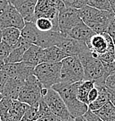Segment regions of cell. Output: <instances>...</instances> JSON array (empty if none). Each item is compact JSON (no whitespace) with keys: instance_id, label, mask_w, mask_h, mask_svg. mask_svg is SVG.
I'll return each mask as SVG.
<instances>
[{"instance_id":"obj_1","label":"cell","mask_w":115,"mask_h":121,"mask_svg":"<svg viewBox=\"0 0 115 121\" xmlns=\"http://www.w3.org/2000/svg\"><path fill=\"white\" fill-rule=\"evenodd\" d=\"M79 82L73 83H65L60 82L52 87L60 94L70 115L73 118L83 115L88 110L87 105L78 99L77 92Z\"/></svg>"},{"instance_id":"obj_2","label":"cell","mask_w":115,"mask_h":121,"mask_svg":"<svg viewBox=\"0 0 115 121\" xmlns=\"http://www.w3.org/2000/svg\"><path fill=\"white\" fill-rule=\"evenodd\" d=\"M78 56L83 67L85 80L94 81L95 87L105 86V79L101 60L90 51L88 47L82 49Z\"/></svg>"},{"instance_id":"obj_3","label":"cell","mask_w":115,"mask_h":121,"mask_svg":"<svg viewBox=\"0 0 115 121\" xmlns=\"http://www.w3.org/2000/svg\"><path fill=\"white\" fill-rule=\"evenodd\" d=\"M78 11L79 16L82 21L96 34L106 32L109 21L114 13L112 9L102 11L89 5H85Z\"/></svg>"},{"instance_id":"obj_4","label":"cell","mask_w":115,"mask_h":121,"mask_svg":"<svg viewBox=\"0 0 115 121\" xmlns=\"http://www.w3.org/2000/svg\"><path fill=\"white\" fill-rule=\"evenodd\" d=\"M61 62H42L37 65L33 74L37 77L42 88H52L61 82Z\"/></svg>"},{"instance_id":"obj_5","label":"cell","mask_w":115,"mask_h":121,"mask_svg":"<svg viewBox=\"0 0 115 121\" xmlns=\"http://www.w3.org/2000/svg\"><path fill=\"white\" fill-rule=\"evenodd\" d=\"M84 79V70L78 56H68L61 60V82L73 83Z\"/></svg>"},{"instance_id":"obj_6","label":"cell","mask_w":115,"mask_h":121,"mask_svg":"<svg viewBox=\"0 0 115 121\" xmlns=\"http://www.w3.org/2000/svg\"><path fill=\"white\" fill-rule=\"evenodd\" d=\"M42 86L33 74L26 78L25 82L19 92L17 100L25 102L29 106L38 102L42 97Z\"/></svg>"},{"instance_id":"obj_7","label":"cell","mask_w":115,"mask_h":121,"mask_svg":"<svg viewBox=\"0 0 115 121\" xmlns=\"http://www.w3.org/2000/svg\"><path fill=\"white\" fill-rule=\"evenodd\" d=\"M42 98L47 103L51 112L59 117L62 121L72 117L60 94L52 88H47L45 94L42 96Z\"/></svg>"},{"instance_id":"obj_8","label":"cell","mask_w":115,"mask_h":121,"mask_svg":"<svg viewBox=\"0 0 115 121\" xmlns=\"http://www.w3.org/2000/svg\"><path fill=\"white\" fill-rule=\"evenodd\" d=\"M90 51L98 56L99 55L109 52L114 53V43L112 37L107 33L104 32L102 34L95 33L91 38L86 42Z\"/></svg>"},{"instance_id":"obj_9","label":"cell","mask_w":115,"mask_h":121,"mask_svg":"<svg viewBox=\"0 0 115 121\" xmlns=\"http://www.w3.org/2000/svg\"><path fill=\"white\" fill-rule=\"evenodd\" d=\"M65 7L62 0H38L35 6L34 17H46L58 24V13Z\"/></svg>"},{"instance_id":"obj_10","label":"cell","mask_w":115,"mask_h":121,"mask_svg":"<svg viewBox=\"0 0 115 121\" xmlns=\"http://www.w3.org/2000/svg\"><path fill=\"white\" fill-rule=\"evenodd\" d=\"M81 19L79 11L77 8L70 7H63L58 13V25L61 34L67 35V33L77 24Z\"/></svg>"},{"instance_id":"obj_11","label":"cell","mask_w":115,"mask_h":121,"mask_svg":"<svg viewBox=\"0 0 115 121\" xmlns=\"http://www.w3.org/2000/svg\"><path fill=\"white\" fill-rule=\"evenodd\" d=\"M25 23V21L21 13L10 3L4 12L0 15V30L8 27H16L22 30Z\"/></svg>"},{"instance_id":"obj_12","label":"cell","mask_w":115,"mask_h":121,"mask_svg":"<svg viewBox=\"0 0 115 121\" xmlns=\"http://www.w3.org/2000/svg\"><path fill=\"white\" fill-rule=\"evenodd\" d=\"M29 75V74H21L8 77V81L2 92L3 97H9L12 100H17L19 92L24 85L26 78Z\"/></svg>"},{"instance_id":"obj_13","label":"cell","mask_w":115,"mask_h":121,"mask_svg":"<svg viewBox=\"0 0 115 121\" xmlns=\"http://www.w3.org/2000/svg\"><path fill=\"white\" fill-rule=\"evenodd\" d=\"M56 46L62 49L67 56H78L82 49L87 47L85 42L74 39L63 34L61 35Z\"/></svg>"},{"instance_id":"obj_14","label":"cell","mask_w":115,"mask_h":121,"mask_svg":"<svg viewBox=\"0 0 115 121\" xmlns=\"http://www.w3.org/2000/svg\"><path fill=\"white\" fill-rule=\"evenodd\" d=\"M38 0H9V3L17 9L25 21L34 22V10Z\"/></svg>"},{"instance_id":"obj_15","label":"cell","mask_w":115,"mask_h":121,"mask_svg":"<svg viewBox=\"0 0 115 121\" xmlns=\"http://www.w3.org/2000/svg\"><path fill=\"white\" fill-rule=\"evenodd\" d=\"M30 45V43H29L27 40H25L21 36L18 42L12 47V50H11L9 55L4 60L5 64L16 63V62L22 61L23 56H24L25 52Z\"/></svg>"},{"instance_id":"obj_16","label":"cell","mask_w":115,"mask_h":121,"mask_svg":"<svg viewBox=\"0 0 115 121\" xmlns=\"http://www.w3.org/2000/svg\"><path fill=\"white\" fill-rule=\"evenodd\" d=\"M94 34L95 32L87 25L85 24L82 20H81L67 33V36H70L74 39L86 43Z\"/></svg>"},{"instance_id":"obj_17","label":"cell","mask_w":115,"mask_h":121,"mask_svg":"<svg viewBox=\"0 0 115 121\" xmlns=\"http://www.w3.org/2000/svg\"><path fill=\"white\" fill-rule=\"evenodd\" d=\"M34 67L35 66L30 65V64H28L24 61H21L16 62V63H6L3 70L7 73L8 77H11V76H14L21 74H33Z\"/></svg>"},{"instance_id":"obj_18","label":"cell","mask_w":115,"mask_h":121,"mask_svg":"<svg viewBox=\"0 0 115 121\" xmlns=\"http://www.w3.org/2000/svg\"><path fill=\"white\" fill-rule=\"evenodd\" d=\"M68 56L62 49L56 45L42 48V62H61Z\"/></svg>"},{"instance_id":"obj_19","label":"cell","mask_w":115,"mask_h":121,"mask_svg":"<svg viewBox=\"0 0 115 121\" xmlns=\"http://www.w3.org/2000/svg\"><path fill=\"white\" fill-rule=\"evenodd\" d=\"M42 48L35 44H31L25 52L22 61L36 66L37 65L42 63Z\"/></svg>"},{"instance_id":"obj_20","label":"cell","mask_w":115,"mask_h":121,"mask_svg":"<svg viewBox=\"0 0 115 121\" xmlns=\"http://www.w3.org/2000/svg\"><path fill=\"white\" fill-rule=\"evenodd\" d=\"M2 39L3 42L12 47L18 42L21 38V30L16 27H8L0 30Z\"/></svg>"},{"instance_id":"obj_21","label":"cell","mask_w":115,"mask_h":121,"mask_svg":"<svg viewBox=\"0 0 115 121\" xmlns=\"http://www.w3.org/2000/svg\"><path fill=\"white\" fill-rule=\"evenodd\" d=\"M94 111L103 121H115V106L109 101L103 106Z\"/></svg>"},{"instance_id":"obj_22","label":"cell","mask_w":115,"mask_h":121,"mask_svg":"<svg viewBox=\"0 0 115 121\" xmlns=\"http://www.w3.org/2000/svg\"><path fill=\"white\" fill-rule=\"evenodd\" d=\"M96 88H98L99 95L94 101L88 105V109L91 111H95V110L100 109L101 106H103L106 102L109 101V94L105 86L96 87Z\"/></svg>"},{"instance_id":"obj_23","label":"cell","mask_w":115,"mask_h":121,"mask_svg":"<svg viewBox=\"0 0 115 121\" xmlns=\"http://www.w3.org/2000/svg\"><path fill=\"white\" fill-rule=\"evenodd\" d=\"M95 87V83L92 80H82L79 82L78 87L77 97L80 101L84 102L87 105V96L89 92L92 88ZM88 106V105H87Z\"/></svg>"},{"instance_id":"obj_24","label":"cell","mask_w":115,"mask_h":121,"mask_svg":"<svg viewBox=\"0 0 115 121\" xmlns=\"http://www.w3.org/2000/svg\"><path fill=\"white\" fill-rule=\"evenodd\" d=\"M34 25L40 31H60L59 25L49 18L38 17L34 21Z\"/></svg>"},{"instance_id":"obj_25","label":"cell","mask_w":115,"mask_h":121,"mask_svg":"<svg viewBox=\"0 0 115 121\" xmlns=\"http://www.w3.org/2000/svg\"><path fill=\"white\" fill-rule=\"evenodd\" d=\"M29 106L28 104L22 102L19 100H13L12 106L8 112L14 119H16L18 121L24 115V114L29 108Z\"/></svg>"},{"instance_id":"obj_26","label":"cell","mask_w":115,"mask_h":121,"mask_svg":"<svg viewBox=\"0 0 115 121\" xmlns=\"http://www.w3.org/2000/svg\"><path fill=\"white\" fill-rule=\"evenodd\" d=\"M86 5L102 11H108L111 9L109 0H87Z\"/></svg>"},{"instance_id":"obj_27","label":"cell","mask_w":115,"mask_h":121,"mask_svg":"<svg viewBox=\"0 0 115 121\" xmlns=\"http://www.w3.org/2000/svg\"><path fill=\"white\" fill-rule=\"evenodd\" d=\"M29 121H36L38 119V102L29 106L23 115Z\"/></svg>"},{"instance_id":"obj_28","label":"cell","mask_w":115,"mask_h":121,"mask_svg":"<svg viewBox=\"0 0 115 121\" xmlns=\"http://www.w3.org/2000/svg\"><path fill=\"white\" fill-rule=\"evenodd\" d=\"M12 102H13L12 99L9 98V97H3V98L0 101V117L5 115L9 111L12 105Z\"/></svg>"},{"instance_id":"obj_29","label":"cell","mask_w":115,"mask_h":121,"mask_svg":"<svg viewBox=\"0 0 115 121\" xmlns=\"http://www.w3.org/2000/svg\"><path fill=\"white\" fill-rule=\"evenodd\" d=\"M11 50H12V47L5 42H3L2 39L1 34H0V59L5 60V59L9 55Z\"/></svg>"},{"instance_id":"obj_30","label":"cell","mask_w":115,"mask_h":121,"mask_svg":"<svg viewBox=\"0 0 115 121\" xmlns=\"http://www.w3.org/2000/svg\"><path fill=\"white\" fill-rule=\"evenodd\" d=\"M62 2L66 7L74 8L80 9L85 5H86V0H62Z\"/></svg>"},{"instance_id":"obj_31","label":"cell","mask_w":115,"mask_h":121,"mask_svg":"<svg viewBox=\"0 0 115 121\" xmlns=\"http://www.w3.org/2000/svg\"><path fill=\"white\" fill-rule=\"evenodd\" d=\"M103 68H104V78L106 79V78L114 73L115 71V60L112 62H103Z\"/></svg>"},{"instance_id":"obj_32","label":"cell","mask_w":115,"mask_h":121,"mask_svg":"<svg viewBox=\"0 0 115 121\" xmlns=\"http://www.w3.org/2000/svg\"><path fill=\"white\" fill-rule=\"evenodd\" d=\"M106 32L112 37V39L115 38V12L113 13V15L109 19Z\"/></svg>"},{"instance_id":"obj_33","label":"cell","mask_w":115,"mask_h":121,"mask_svg":"<svg viewBox=\"0 0 115 121\" xmlns=\"http://www.w3.org/2000/svg\"><path fill=\"white\" fill-rule=\"evenodd\" d=\"M105 86L108 90L115 91V71L106 78Z\"/></svg>"},{"instance_id":"obj_34","label":"cell","mask_w":115,"mask_h":121,"mask_svg":"<svg viewBox=\"0 0 115 121\" xmlns=\"http://www.w3.org/2000/svg\"><path fill=\"white\" fill-rule=\"evenodd\" d=\"M97 57L103 62H112L115 60L114 53L109 52H106L103 53V54L99 55Z\"/></svg>"},{"instance_id":"obj_35","label":"cell","mask_w":115,"mask_h":121,"mask_svg":"<svg viewBox=\"0 0 115 121\" xmlns=\"http://www.w3.org/2000/svg\"><path fill=\"white\" fill-rule=\"evenodd\" d=\"M84 117L87 120V121H103L96 114L94 113V111L88 109L86 113L84 114Z\"/></svg>"},{"instance_id":"obj_36","label":"cell","mask_w":115,"mask_h":121,"mask_svg":"<svg viewBox=\"0 0 115 121\" xmlns=\"http://www.w3.org/2000/svg\"><path fill=\"white\" fill-rule=\"evenodd\" d=\"M99 95V91H98V88L96 87H94L91 89V91L89 92L88 93V96H87V105H89L91 102L94 101L95 99L97 98Z\"/></svg>"},{"instance_id":"obj_37","label":"cell","mask_w":115,"mask_h":121,"mask_svg":"<svg viewBox=\"0 0 115 121\" xmlns=\"http://www.w3.org/2000/svg\"><path fill=\"white\" fill-rule=\"evenodd\" d=\"M8 79V75L3 70H0V93H2Z\"/></svg>"},{"instance_id":"obj_38","label":"cell","mask_w":115,"mask_h":121,"mask_svg":"<svg viewBox=\"0 0 115 121\" xmlns=\"http://www.w3.org/2000/svg\"><path fill=\"white\" fill-rule=\"evenodd\" d=\"M36 121H62L58 116L54 115L53 113H50L48 115H46L41 118L38 119Z\"/></svg>"},{"instance_id":"obj_39","label":"cell","mask_w":115,"mask_h":121,"mask_svg":"<svg viewBox=\"0 0 115 121\" xmlns=\"http://www.w3.org/2000/svg\"><path fill=\"white\" fill-rule=\"evenodd\" d=\"M8 4H9L8 0H0V15L4 12Z\"/></svg>"},{"instance_id":"obj_40","label":"cell","mask_w":115,"mask_h":121,"mask_svg":"<svg viewBox=\"0 0 115 121\" xmlns=\"http://www.w3.org/2000/svg\"><path fill=\"white\" fill-rule=\"evenodd\" d=\"M108 92H109V101L115 106V91L108 90Z\"/></svg>"},{"instance_id":"obj_41","label":"cell","mask_w":115,"mask_h":121,"mask_svg":"<svg viewBox=\"0 0 115 121\" xmlns=\"http://www.w3.org/2000/svg\"><path fill=\"white\" fill-rule=\"evenodd\" d=\"M74 121H87L86 118L84 117V115H80V116H78L74 118Z\"/></svg>"},{"instance_id":"obj_42","label":"cell","mask_w":115,"mask_h":121,"mask_svg":"<svg viewBox=\"0 0 115 121\" xmlns=\"http://www.w3.org/2000/svg\"><path fill=\"white\" fill-rule=\"evenodd\" d=\"M109 4H110L111 9L113 10V12H115V0H109Z\"/></svg>"},{"instance_id":"obj_43","label":"cell","mask_w":115,"mask_h":121,"mask_svg":"<svg viewBox=\"0 0 115 121\" xmlns=\"http://www.w3.org/2000/svg\"><path fill=\"white\" fill-rule=\"evenodd\" d=\"M4 65H5L4 60H2V59H0V70H3V67H4Z\"/></svg>"},{"instance_id":"obj_44","label":"cell","mask_w":115,"mask_h":121,"mask_svg":"<svg viewBox=\"0 0 115 121\" xmlns=\"http://www.w3.org/2000/svg\"><path fill=\"white\" fill-rule=\"evenodd\" d=\"M18 121H29V120H27V119H26L25 117L22 116V117H21V118L20 120H19Z\"/></svg>"},{"instance_id":"obj_45","label":"cell","mask_w":115,"mask_h":121,"mask_svg":"<svg viewBox=\"0 0 115 121\" xmlns=\"http://www.w3.org/2000/svg\"><path fill=\"white\" fill-rule=\"evenodd\" d=\"M63 121H74V120L73 117H70V118H69L68 120H63Z\"/></svg>"},{"instance_id":"obj_46","label":"cell","mask_w":115,"mask_h":121,"mask_svg":"<svg viewBox=\"0 0 115 121\" xmlns=\"http://www.w3.org/2000/svg\"><path fill=\"white\" fill-rule=\"evenodd\" d=\"M113 40H114V48H115V38L113 39ZM114 56H115V49H114Z\"/></svg>"},{"instance_id":"obj_47","label":"cell","mask_w":115,"mask_h":121,"mask_svg":"<svg viewBox=\"0 0 115 121\" xmlns=\"http://www.w3.org/2000/svg\"><path fill=\"white\" fill-rule=\"evenodd\" d=\"M3 94H2V93H0V101H1V99L3 98Z\"/></svg>"},{"instance_id":"obj_48","label":"cell","mask_w":115,"mask_h":121,"mask_svg":"<svg viewBox=\"0 0 115 121\" xmlns=\"http://www.w3.org/2000/svg\"><path fill=\"white\" fill-rule=\"evenodd\" d=\"M86 2H87V0H86Z\"/></svg>"},{"instance_id":"obj_49","label":"cell","mask_w":115,"mask_h":121,"mask_svg":"<svg viewBox=\"0 0 115 121\" xmlns=\"http://www.w3.org/2000/svg\"><path fill=\"white\" fill-rule=\"evenodd\" d=\"M8 1H9V0H8Z\"/></svg>"}]
</instances>
